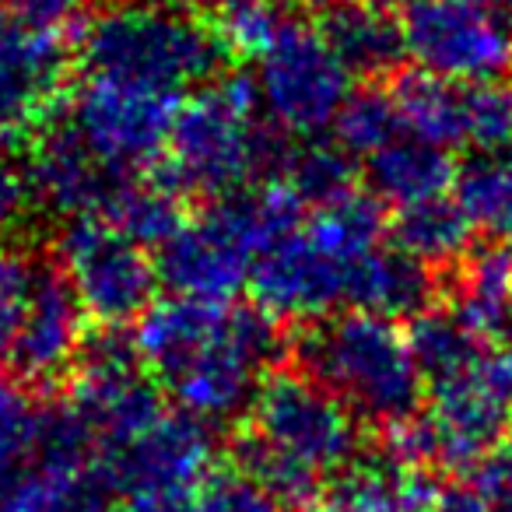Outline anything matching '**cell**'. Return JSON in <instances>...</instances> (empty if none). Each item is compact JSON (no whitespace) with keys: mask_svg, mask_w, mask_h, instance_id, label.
<instances>
[{"mask_svg":"<svg viewBox=\"0 0 512 512\" xmlns=\"http://www.w3.org/2000/svg\"><path fill=\"white\" fill-rule=\"evenodd\" d=\"M134 341L176 411L211 428L246 418L288 351L281 323L260 306H214L176 295L151 306Z\"/></svg>","mask_w":512,"mask_h":512,"instance_id":"6da1fadb","label":"cell"},{"mask_svg":"<svg viewBox=\"0 0 512 512\" xmlns=\"http://www.w3.org/2000/svg\"><path fill=\"white\" fill-rule=\"evenodd\" d=\"M235 470L313 509L362 460V421L299 369L274 372L235 435Z\"/></svg>","mask_w":512,"mask_h":512,"instance_id":"7a4b0ae2","label":"cell"},{"mask_svg":"<svg viewBox=\"0 0 512 512\" xmlns=\"http://www.w3.org/2000/svg\"><path fill=\"white\" fill-rule=\"evenodd\" d=\"M74 60L85 81L144 88L179 99L225 78L228 53L214 22L169 0H109L81 25Z\"/></svg>","mask_w":512,"mask_h":512,"instance_id":"3957f363","label":"cell"},{"mask_svg":"<svg viewBox=\"0 0 512 512\" xmlns=\"http://www.w3.org/2000/svg\"><path fill=\"white\" fill-rule=\"evenodd\" d=\"M256 113L253 81L242 74H225L186 95L158 176L183 197H207L211 204L249 190V183L278 179L295 137H285Z\"/></svg>","mask_w":512,"mask_h":512,"instance_id":"277c9868","label":"cell"},{"mask_svg":"<svg viewBox=\"0 0 512 512\" xmlns=\"http://www.w3.org/2000/svg\"><path fill=\"white\" fill-rule=\"evenodd\" d=\"M292 351L302 376L334 393L362 425L397 432L425 411V376L400 323L348 309L309 323Z\"/></svg>","mask_w":512,"mask_h":512,"instance_id":"5b68a950","label":"cell"},{"mask_svg":"<svg viewBox=\"0 0 512 512\" xmlns=\"http://www.w3.org/2000/svg\"><path fill=\"white\" fill-rule=\"evenodd\" d=\"M390 435V456L407 467L474 470L512 435V355L491 344L467 369L428 386L425 411Z\"/></svg>","mask_w":512,"mask_h":512,"instance_id":"8992f818","label":"cell"},{"mask_svg":"<svg viewBox=\"0 0 512 512\" xmlns=\"http://www.w3.org/2000/svg\"><path fill=\"white\" fill-rule=\"evenodd\" d=\"M260 116L295 141L320 137L351 99V74L330 50L327 36L302 18H288L256 57L253 78Z\"/></svg>","mask_w":512,"mask_h":512,"instance_id":"52a82bcc","label":"cell"},{"mask_svg":"<svg viewBox=\"0 0 512 512\" xmlns=\"http://www.w3.org/2000/svg\"><path fill=\"white\" fill-rule=\"evenodd\" d=\"M53 260L71 281L85 316L99 327L123 330L134 320L141 323L155 306L162 285L155 253L106 218L67 221Z\"/></svg>","mask_w":512,"mask_h":512,"instance_id":"ba28073f","label":"cell"},{"mask_svg":"<svg viewBox=\"0 0 512 512\" xmlns=\"http://www.w3.org/2000/svg\"><path fill=\"white\" fill-rule=\"evenodd\" d=\"M71 379V407L92 435L99 460L148 432L165 414V393L151 379L137 341L123 330L95 327Z\"/></svg>","mask_w":512,"mask_h":512,"instance_id":"9c48e42d","label":"cell"},{"mask_svg":"<svg viewBox=\"0 0 512 512\" xmlns=\"http://www.w3.org/2000/svg\"><path fill=\"white\" fill-rule=\"evenodd\" d=\"M414 71L453 85H498L512 71V22L481 0H418L400 18Z\"/></svg>","mask_w":512,"mask_h":512,"instance_id":"30bf717a","label":"cell"},{"mask_svg":"<svg viewBox=\"0 0 512 512\" xmlns=\"http://www.w3.org/2000/svg\"><path fill=\"white\" fill-rule=\"evenodd\" d=\"M256 256L253 214L246 190L207 204L155 253L158 278L176 299L228 306L235 292L249 288Z\"/></svg>","mask_w":512,"mask_h":512,"instance_id":"8fae6325","label":"cell"},{"mask_svg":"<svg viewBox=\"0 0 512 512\" xmlns=\"http://www.w3.org/2000/svg\"><path fill=\"white\" fill-rule=\"evenodd\" d=\"M176 113L179 99L109 81H81L78 92L67 95L60 106V116L78 130L81 141L109 169L130 179L151 165H162Z\"/></svg>","mask_w":512,"mask_h":512,"instance_id":"7c38bea8","label":"cell"},{"mask_svg":"<svg viewBox=\"0 0 512 512\" xmlns=\"http://www.w3.org/2000/svg\"><path fill=\"white\" fill-rule=\"evenodd\" d=\"M211 460V425L183 411H165L148 432L130 439L116 453L102 456V467L116 495L186 509L200 484L214 474Z\"/></svg>","mask_w":512,"mask_h":512,"instance_id":"4fadbf2b","label":"cell"},{"mask_svg":"<svg viewBox=\"0 0 512 512\" xmlns=\"http://www.w3.org/2000/svg\"><path fill=\"white\" fill-rule=\"evenodd\" d=\"M351 278L355 271L316 246L302 221L295 232L267 242L253 256L249 292H253V306L271 313L278 323L295 320L309 327L348 306Z\"/></svg>","mask_w":512,"mask_h":512,"instance_id":"5bb4252c","label":"cell"},{"mask_svg":"<svg viewBox=\"0 0 512 512\" xmlns=\"http://www.w3.org/2000/svg\"><path fill=\"white\" fill-rule=\"evenodd\" d=\"M29 172L36 183L39 211L60 214L67 221L78 218H102L109 211L120 190L130 183V176L109 169L71 123L60 116H50L43 127L25 144Z\"/></svg>","mask_w":512,"mask_h":512,"instance_id":"9a60e30c","label":"cell"},{"mask_svg":"<svg viewBox=\"0 0 512 512\" xmlns=\"http://www.w3.org/2000/svg\"><path fill=\"white\" fill-rule=\"evenodd\" d=\"M71 50L64 36L0 22V141L29 144L64 106Z\"/></svg>","mask_w":512,"mask_h":512,"instance_id":"2e32d148","label":"cell"},{"mask_svg":"<svg viewBox=\"0 0 512 512\" xmlns=\"http://www.w3.org/2000/svg\"><path fill=\"white\" fill-rule=\"evenodd\" d=\"M88 334V316L57 260H36L29 306L8 358L15 379L25 386H46L71 376Z\"/></svg>","mask_w":512,"mask_h":512,"instance_id":"e0dca14e","label":"cell"},{"mask_svg":"<svg viewBox=\"0 0 512 512\" xmlns=\"http://www.w3.org/2000/svg\"><path fill=\"white\" fill-rule=\"evenodd\" d=\"M362 176L365 193H372L379 204L393 211H404L425 200L449 197L460 179V162L453 158V151L404 134L372 158H365Z\"/></svg>","mask_w":512,"mask_h":512,"instance_id":"ac0fdd59","label":"cell"},{"mask_svg":"<svg viewBox=\"0 0 512 512\" xmlns=\"http://www.w3.org/2000/svg\"><path fill=\"white\" fill-rule=\"evenodd\" d=\"M320 29L351 78H362L365 85H390L407 60L400 18L365 0H344L341 8L323 15Z\"/></svg>","mask_w":512,"mask_h":512,"instance_id":"d6986e66","label":"cell"},{"mask_svg":"<svg viewBox=\"0 0 512 512\" xmlns=\"http://www.w3.org/2000/svg\"><path fill=\"white\" fill-rule=\"evenodd\" d=\"M439 292L432 267L421 260L407 256L404 249L379 246L372 256H365L358 264L355 278H351L348 306L358 313L383 316V320H418L421 313L432 309V299Z\"/></svg>","mask_w":512,"mask_h":512,"instance_id":"ffe728a7","label":"cell"},{"mask_svg":"<svg viewBox=\"0 0 512 512\" xmlns=\"http://www.w3.org/2000/svg\"><path fill=\"white\" fill-rule=\"evenodd\" d=\"M439 488L432 474L407 467L397 456L358 460L309 512H432Z\"/></svg>","mask_w":512,"mask_h":512,"instance_id":"44dd1931","label":"cell"},{"mask_svg":"<svg viewBox=\"0 0 512 512\" xmlns=\"http://www.w3.org/2000/svg\"><path fill=\"white\" fill-rule=\"evenodd\" d=\"M390 92L404 120V134L446 151L467 148V85L400 71L390 81Z\"/></svg>","mask_w":512,"mask_h":512,"instance_id":"7402d4cb","label":"cell"},{"mask_svg":"<svg viewBox=\"0 0 512 512\" xmlns=\"http://www.w3.org/2000/svg\"><path fill=\"white\" fill-rule=\"evenodd\" d=\"M390 239L407 256L421 260L425 267H460L474 246V225H470L467 211L460 200L435 197L425 204L404 207L393 214L390 221Z\"/></svg>","mask_w":512,"mask_h":512,"instance_id":"603a6c76","label":"cell"},{"mask_svg":"<svg viewBox=\"0 0 512 512\" xmlns=\"http://www.w3.org/2000/svg\"><path fill=\"white\" fill-rule=\"evenodd\" d=\"M102 218L120 228L123 235H130L137 246L158 253V249L190 221V214H186L183 193H179L169 179H162L155 172V176H148V179H141V176L130 179Z\"/></svg>","mask_w":512,"mask_h":512,"instance_id":"cb8c5ba5","label":"cell"},{"mask_svg":"<svg viewBox=\"0 0 512 512\" xmlns=\"http://www.w3.org/2000/svg\"><path fill=\"white\" fill-rule=\"evenodd\" d=\"M411 351L418 358V369L425 376V390L439 379H449L453 372L467 369L474 358H481L491 348V341L453 306L428 309L418 320H411Z\"/></svg>","mask_w":512,"mask_h":512,"instance_id":"d4e9b609","label":"cell"},{"mask_svg":"<svg viewBox=\"0 0 512 512\" xmlns=\"http://www.w3.org/2000/svg\"><path fill=\"white\" fill-rule=\"evenodd\" d=\"M456 200L467 211L474 232L481 228L491 242L512 246V148L463 162Z\"/></svg>","mask_w":512,"mask_h":512,"instance_id":"484cf974","label":"cell"},{"mask_svg":"<svg viewBox=\"0 0 512 512\" xmlns=\"http://www.w3.org/2000/svg\"><path fill=\"white\" fill-rule=\"evenodd\" d=\"M278 183H285L309 211H316L358 190V162L337 141L309 137L292 144Z\"/></svg>","mask_w":512,"mask_h":512,"instance_id":"4316f807","label":"cell"},{"mask_svg":"<svg viewBox=\"0 0 512 512\" xmlns=\"http://www.w3.org/2000/svg\"><path fill=\"white\" fill-rule=\"evenodd\" d=\"M453 292L449 306L488 337L502 306L512 299V246L488 242L470 249L467 260L456 267Z\"/></svg>","mask_w":512,"mask_h":512,"instance_id":"83f0119b","label":"cell"},{"mask_svg":"<svg viewBox=\"0 0 512 512\" xmlns=\"http://www.w3.org/2000/svg\"><path fill=\"white\" fill-rule=\"evenodd\" d=\"M330 130H334V141L355 162L358 158H372L386 144L404 137V120H400L390 85H365L358 92H351V99L344 102L341 116H337Z\"/></svg>","mask_w":512,"mask_h":512,"instance_id":"f1b7e54d","label":"cell"},{"mask_svg":"<svg viewBox=\"0 0 512 512\" xmlns=\"http://www.w3.org/2000/svg\"><path fill=\"white\" fill-rule=\"evenodd\" d=\"M46 411L15 376H0V477L22 474L43 453Z\"/></svg>","mask_w":512,"mask_h":512,"instance_id":"f546056e","label":"cell"},{"mask_svg":"<svg viewBox=\"0 0 512 512\" xmlns=\"http://www.w3.org/2000/svg\"><path fill=\"white\" fill-rule=\"evenodd\" d=\"M32 278H36V256L22 253L11 242H0V365H8L15 348L18 327L29 306Z\"/></svg>","mask_w":512,"mask_h":512,"instance_id":"4dcf8cb0","label":"cell"},{"mask_svg":"<svg viewBox=\"0 0 512 512\" xmlns=\"http://www.w3.org/2000/svg\"><path fill=\"white\" fill-rule=\"evenodd\" d=\"M183 512H288V505L242 470H221L200 484Z\"/></svg>","mask_w":512,"mask_h":512,"instance_id":"1f68e13d","label":"cell"},{"mask_svg":"<svg viewBox=\"0 0 512 512\" xmlns=\"http://www.w3.org/2000/svg\"><path fill=\"white\" fill-rule=\"evenodd\" d=\"M288 18L292 15H285L274 0H253V4H242V8L214 18V29L221 32V39H225L232 57L256 60L271 46V39L278 36Z\"/></svg>","mask_w":512,"mask_h":512,"instance_id":"d6a6232c","label":"cell"},{"mask_svg":"<svg viewBox=\"0 0 512 512\" xmlns=\"http://www.w3.org/2000/svg\"><path fill=\"white\" fill-rule=\"evenodd\" d=\"M39 211L36 183L29 172L25 144L0 141V242L4 235L22 228Z\"/></svg>","mask_w":512,"mask_h":512,"instance_id":"836d02e7","label":"cell"},{"mask_svg":"<svg viewBox=\"0 0 512 512\" xmlns=\"http://www.w3.org/2000/svg\"><path fill=\"white\" fill-rule=\"evenodd\" d=\"M92 11V0H0V22L46 36H64L71 25H85Z\"/></svg>","mask_w":512,"mask_h":512,"instance_id":"e575fe53","label":"cell"},{"mask_svg":"<svg viewBox=\"0 0 512 512\" xmlns=\"http://www.w3.org/2000/svg\"><path fill=\"white\" fill-rule=\"evenodd\" d=\"M463 481L477 491L488 512H502L512 505V435L498 449H491L474 470H467Z\"/></svg>","mask_w":512,"mask_h":512,"instance_id":"d590c367","label":"cell"},{"mask_svg":"<svg viewBox=\"0 0 512 512\" xmlns=\"http://www.w3.org/2000/svg\"><path fill=\"white\" fill-rule=\"evenodd\" d=\"M169 4H176V8L190 11V15H197V18L211 15V22H214V18L228 15V11L242 8V4H253V0H169Z\"/></svg>","mask_w":512,"mask_h":512,"instance_id":"8d00e7d4","label":"cell"},{"mask_svg":"<svg viewBox=\"0 0 512 512\" xmlns=\"http://www.w3.org/2000/svg\"><path fill=\"white\" fill-rule=\"evenodd\" d=\"M488 341L495 344L498 351H505V355H512V299L502 306V313H498L495 327H491Z\"/></svg>","mask_w":512,"mask_h":512,"instance_id":"74e56055","label":"cell"},{"mask_svg":"<svg viewBox=\"0 0 512 512\" xmlns=\"http://www.w3.org/2000/svg\"><path fill=\"white\" fill-rule=\"evenodd\" d=\"M109 512H183V509H172V505H158V502H137V498H123V502L113 505Z\"/></svg>","mask_w":512,"mask_h":512,"instance_id":"f35d334b","label":"cell"},{"mask_svg":"<svg viewBox=\"0 0 512 512\" xmlns=\"http://www.w3.org/2000/svg\"><path fill=\"white\" fill-rule=\"evenodd\" d=\"M299 11H313V15H330L334 8H341L344 0H292Z\"/></svg>","mask_w":512,"mask_h":512,"instance_id":"ab89813d","label":"cell"},{"mask_svg":"<svg viewBox=\"0 0 512 512\" xmlns=\"http://www.w3.org/2000/svg\"><path fill=\"white\" fill-rule=\"evenodd\" d=\"M365 4H372V8H383V11H407L411 4H418V0H365Z\"/></svg>","mask_w":512,"mask_h":512,"instance_id":"60d3db41","label":"cell"}]
</instances>
